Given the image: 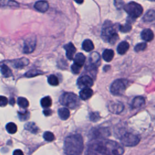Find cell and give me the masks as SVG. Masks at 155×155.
I'll return each instance as SVG.
<instances>
[{"label": "cell", "mask_w": 155, "mask_h": 155, "mask_svg": "<svg viewBox=\"0 0 155 155\" xmlns=\"http://www.w3.org/2000/svg\"><path fill=\"white\" fill-rule=\"evenodd\" d=\"M123 147L116 141L105 139H94L91 140L85 155H122Z\"/></svg>", "instance_id": "obj_1"}, {"label": "cell", "mask_w": 155, "mask_h": 155, "mask_svg": "<svg viewBox=\"0 0 155 155\" xmlns=\"http://www.w3.org/2000/svg\"><path fill=\"white\" fill-rule=\"evenodd\" d=\"M83 149V139L81 134H71L65 138L64 151L66 155H81Z\"/></svg>", "instance_id": "obj_2"}, {"label": "cell", "mask_w": 155, "mask_h": 155, "mask_svg": "<svg viewBox=\"0 0 155 155\" xmlns=\"http://www.w3.org/2000/svg\"><path fill=\"white\" fill-rule=\"evenodd\" d=\"M101 37L102 39L110 44H114L119 39L116 25L110 21H106L103 24Z\"/></svg>", "instance_id": "obj_3"}, {"label": "cell", "mask_w": 155, "mask_h": 155, "mask_svg": "<svg viewBox=\"0 0 155 155\" xmlns=\"http://www.w3.org/2000/svg\"><path fill=\"white\" fill-rule=\"evenodd\" d=\"M60 103L71 109H75L80 105V101L76 94L73 93L66 92L59 97Z\"/></svg>", "instance_id": "obj_4"}, {"label": "cell", "mask_w": 155, "mask_h": 155, "mask_svg": "<svg viewBox=\"0 0 155 155\" xmlns=\"http://www.w3.org/2000/svg\"><path fill=\"white\" fill-rule=\"evenodd\" d=\"M128 85V81L125 79L115 80L110 86V92L115 96H120L124 93Z\"/></svg>", "instance_id": "obj_5"}, {"label": "cell", "mask_w": 155, "mask_h": 155, "mask_svg": "<svg viewBox=\"0 0 155 155\" xmlns=\"http://www.w3.org/2000/svg\"><path fill=\"white\" fill-rule=\"evenodd\" d=\"M125 11L128 13L129 18L134 19L139 17L143 12V8L139 4L135 2H130L124 7Z\"/></svg>", "instance_id": "obj_6"}, {"label": "cell", "mask_w": 155, "mask_h": 155, "mask_svg": "<svg viewBox=\"0 0 155 155\" xmlns=\"http://www.w3.org/2000/svg\"><path fill=\"white\" fill-rule=\"evenodd\" d=\"M120 140L122 145L127 147H133L138 144L140 137L137 134L131 132H125L120 136Z\"/></svg>", "instance_id": "obj_7"}, {"label": "cell", "mask_w": 155, "mask_h": 155, "mask_svg": "<svg viewBox=\"0 0 155 155\" xmlns=\"http://www.w3.org/2000/svg\"><path fill=\"white\" fill-rule=\"evenodd\" d=\"M77 85L80 88H90L93 85V81L90 76L84 75L79 78L77 80Z\"/></svg>", "instance_id": "obj_8"}, {"label": "cell", "mask_w": 155, "mask_h": 155, "mask_svg": "<svg viewBox=\"0 0 155 155\" xmlns=\"http://www.w3.org/2000/svg\"><path fill=\"white\" fill-rule=\"evenodd\" d=\"M36 43V39L35 36L30 37L27 39L24 42L23 52L26 54L32 53L35 48Z\"/></svg>", "instance_id": "obj_9"}, {"label": "cell", "mask_w": 155, "mask_h": 155, "mask_svg": "<svg viewBox=\"0 0 155 155\" xmlns=\"http://www.w3.org/2000/svg\"><path fill=\"white\" fill-rule=\"evenodd\" d=\"M108 108L112 113L119 114L123 111L124 105L120 102H110L108 105Z\"/></svg>", "instance_id": "obj_10"}, {"label": "cell", "mask_w": 155, "mask_h": 155, "mask_svg": "<svg viewBox=\"0 0 155 155\" xmlns=\"http://www.w3.org/2000/svg\"><path fill=\"white\" fill-rule=\"evenodd\" d=\"M92 135L94 139H104L110 135V131L107 128H99L93 130Z\"/></svg>", "instance_id": "obj_11"}, {"label": "cell", "mask_w": 155, "mask_h": 155, "mask_svg": "<svg viewBox=\"0 0 155 155\" xmlns=\"http://www.w3.org/2000/svg\"><path fill=\"white\" fill-rule=\"evenodd\" d=\"M64 48L65 50L67 58L69 60H72L73 59L74 54L76 51L74 45L71 42H69L64 45Z\"/></svg>", "instance_id": "obj_12"}, {"label": "cell", "mask_w": 155, "mask_h": 155, "mask_svg": "<svg viewBox=\"0 0 155 155\" xmlns=\"http://www.w3.org/2000/svg\"><path fill=\"white\" fill-rule=\"evenodd\" d=\"M140 36L143 40L147 42L152 41L154 38V34L153 31L149 28L143 29L140 33Z\"/></svg>", "instance_id": "obj_13"}, {"label": "cell", "mask_w": 155, "mask_h": 155, "mask_svg": "<svg viewBox=\"0 0 155 155\" xmlns=\"http://www.w3.org/2000/svg\"><path fill=\"white\" fill-rule=\"evenodd\" d=\"M48 3L47 1H37L34 5L35 8L42 13L45 12L48 10Z\"/></svg>", "instance_id": "obj_14"}, {"label": "cell", "mask_w": 155, "mask_h": 155, "mask_svg": "<svg viewBox=\"0 0 155 155\" xmlns=\"http://www.w3.org/2000/svg\"><path fill=\"white\" fill-rule=\"evenodd\" d=\"M100 55L97 52H93L89 56V62L91 65L97 67L100 64Z\"/></svg>", "instance_id": "obj_15"}, {"label": "cell", "mask_w": 155, "mask_h": 155, "mask_svg": "<svg viewBox=\"0 0 155 155\" xmlns=\"http://www.w3.org/2000/svg\"><path fill=\"white\" fill-rule=\"evenodd\" d=\"M93 94V91L90 88H83L79 92V97L82 100H87L91 97Z\"/></svg>", "instance_id": "obj_16"}, {"label": "cell", "mask_w": 155, "mask_h": 155, "mask_svg": "<svg viewBox=\"0 0 155 155\" xmlns=\"http://www.w3.org/2000/svg\"><path fill=\"white\" fill-rule=\"evenodd\" d=\"M73 61H74V64L80 67H82L84 64L85 63V56L83 53H78L75 55L74 58H73Z\"/></svg>", "instance_id": "obj_17"}, {"label": "cell", "mask_w": 155, "mask_h": 155, "mask_svg": "<svg viewBox=\"0 0 155 155\" xmlns=\"http://www.w3.org/2000/svg\"><path fill=\"white\" fill-rule=\"evenodd\" d=\"M145 99L142 96H137L134 98L132 101L131 107L133 108H137L142 107L145 105Z\"/></svg>", "instance_id": "obj_18"}, {"label": "cell", "mask_w": 155, "mask_h": 155, "mask_svg": "<svg viewBox=\"0 0 155 155\" xmlns=\"http://www.w3.org/2000/svg\"><path fill=\"white\" fill-rule=\"evenodd\" d=\"M130 45L127 41H122L117 47V51L119 54H124L129 49Z\"/></svg>", "instance_id": "obj_19"}, {"label": "cell", "mask_w": 155, "mask_h": 155, "mask_svg": "<svg viewBox=\"0 0 155 155\" xmlns=\"http://www.w3.org/2000/svg\"><path fill=\"white\" fill-rule=\"evenodd\" d=\"M58 111V113L59 117L61 118V119L64 120H67L70 115V111L67 108H65V107L60 108Z\"/></svg>", "instance_id": "obj_20"}, {"label": "cell", "mask_w": 155, "mask_h": 155, "mask_svg": "<svg viewBox=\"0 0 155 155\" xmlns=\"http://www.w3.org/2000/svg\"><path fill=\"white\" fill-rule=\"evenodd\" d=\"M114 55V51L111 49H105L102 53V58L106 62H110Z\"/></svg>", "instance_id": "obj_21"}, {"label": "cell", "mask_w": 155, "mask_h": 155, "mask_svg": "<svg viewBox=\"0 0 155 155\" xmlns=\"http://www.w3.org/2000/svg\"><path fill=\"white\" fill-rule=\"evenodd\" d=\"M82 47L84 50H85V51L89 52L92 51L94 49V44L90 39H87L83 41L82 44Z\"/></svg>", "instance_id": "obj_22"}, {"label": "cell", "mask_w": 155, "mask_h": 155, "mask_svg": "<svg viewBox=\"0 0 155 155\" xmlns=\"http://www.w3.org/2000/svg\"><path fill=\"white\" fill-rule=\"evenodd\" d=\"M29 63V61L25 58H22L21 59H17L14 62V67L15 68H22L24 67V66H26Z\"/></svg>", "instance_id": "obj_23"}, {"label": "cell", "mask_w": 155, "mask_h": 155, "mask_svg": "<svg viewBox=\"0 0 155 155\" xmlns=\"http://www.w3.org/2000/svg\"><path fill=\"white\" fill-rule=\"evenodd\" d=\"M24 128L25 130L29 131L30 132L36 134L38 132L39 128L37 127V125L34 122H28L24 125Z\"/></svg>", "instance_id": "obj_24"}, {"label": "cell", "mask_w": 155, "mask_h": 155, "mask_svg": "<svg viewBox=\"0 0 155 155\" xmlns=\"http://www.w3.org/2000/svg\"><path fill=\"white\" fill-rule=\"evenodd\" d=\"M155 12L154 10H149L146 12L143 17V20L144 22H151L154 19Z\"/></svg>", "instance_id": "obj_25"}, {"label": "cell", "mask_w": 155, "mask_h": 155, "mask_svg": "<svg viewBox=\"0 0 155 155\" xmlns=\"http://www.w3.org/2000/svg\"><path fill=\"white\" fill-rule=\"evenodd\" d=\"M52 104V100L50 96L44 97L41 100V105L44 108H48Z\"/></svg>", "instance_id": "obj_26"}, {"label": "cell", "mask_w": 155, "mask_h": 155, "mask_svg": "<svg viewBox=\"0 0 155 155\" xmlns=\"http://www.w3.org/2000/svg\"><path fill=\"white\" fill-rule=\"evenodd\" d=\"M0 70L2 74L5 78H8L12 75V72L11 70L8 68V67H7V65L5 64H2L1 66Z\"/></svg>", "instance_id": "obj_27"}, {"label": "cell", "mask_w": 155, "mask_h": 155, "mask_svg": "<svg viewBox=\"0 0 155 155\" xmlns=\"http://www.w3.org/2000/svg\"><path fill=\"white\" fill-rule=\"evenodd\" d=\"M43 73H44L43 71L39 70H36V69H33V70H30L29 71H28L25 74V76L27 77V78H32V77H35L36 76L38 75H40V74H42Z\"/></svg>", "instance_id": "obj_28"}, {"label": "cell", "mask_w": 155, "mask_h": 155, "mask_svg": "<svg viewBox=\"0 0 155 155\" xmlns=\"http://www.w3.org/2000/svg\"><path fill=\"white\" fill-rule=\"evenodd\" d=\"M6 130L10 134H15L17 131V126L13 122H9L6 125Z\"/></svg>", "instance_id": "obj_29"}, {"label": "cell", "mask_w": 155, "mask_h": 155, "mask_svg": "<svg viewBox=\"0 0 155 155\" xmlns=\"http://www.w3.org/2000/svg\"><path fill=\"white\" fill-rule=\"evenodd\" d=\"M17 103L20 107L23 108H25L28 107V106L29 105V102H28V100L26 98L23 97H18Z\"/></svg>", "instance_id": "obj_30"}, {"label": "cell", "mask_w": 155, "mask_h": 155, "mask_svg": "<svg viewBox=\"0 0 155 155\" xmlns=\"http://www.w3.org/2000/svg\"><path fill=\"white\" fill-rule=\"evenodd\" d=\"M47 81L48 84L52 86H56L59 84V80L56 76L54 74H51L48 77Z\"/></svg>", "instance_id": "obj_31"}, {"label": "cell", "mask_w": 155, "mask_h": 155, "mask_svg": "<svg viewBox=\"0 0 155 155\" xmlns=\"http://www.w3.org/2000/svg\"><path fill=\"white\" fill-rule=\"evenodd\" d=\"M119 29L122 33H127L131 29V24L127 22L124 25H119Z\"/></svg>", "instance_id": "obj_32"}, {"label": "cell", "mask_w": 155, "mask_h": 155, "mask_svg": "<svg viewBox=\"0 0 155 155\" xmlns=\"http://www.w3.org/2000/svg\"><path fill=\"white\" fill-rule=\"evenodd\" d=\"M44 139L47 142H51L54 139V135L50 131H45L43 134Z\"/></svg>", "instance_id": "obj_33"}, {"label": "cell", "mask_w": 155, "mask_h": 155, "mask_svg": "<svg viewBox=\"0 0 155 155\" xmlns=\"http://www.w3.org/2000/svg\"><path fill=\"white\" fill-rule=\"evenodd\" d=\"M30 113L28 111H25L24 112H18V116L21 120H26L29 118Z\"/></svg>", "instance_id": "obj_34"}, {"label": "cell", "mask_w": 155, "mask_h": 155, "mask_svg": "<svg viewBox=\"0 0 155 155\" xmlns=\"http://www.w3.org/2000/svg\"><path fill=\"white\" fill-rule=\"evenodd\" d=\"M146 47H147V44L145 42L139 43L134 47V50L136 52H139L144 50L146 48Z\"/></svg>", "instance_id": "obj_35"}, {"label": "cell", "mask_w": 155, "mask_h": 155, "mask_svg": "<svg viewBox=\"0 0 155 155\" xmlns=\"http://www.w3.org/2000/svg\"><path fill=\"white\" fill-rule=\"evenodd\" d=\"M100 119V115L98 112H91L90 114V119L93 122H96Z\"/></svg>", "instance_id": "obj_36"}, {"label": "cell", "mask_w": 155, "mask_h": 155, "mask_svg": "<svg viewBox=\"0 0 155 155\" xmlns=\"http://www.w3.org/2000/svg\"><path fill=\"white\" fill-rule=\"evenodd\" d=\"M8 103V99L4 96H0V107H4L7 105Z\"/></svg>", "instance_id": "obj_37"}, {"label": "cell", "mask_w": 155, "mask_h": 155, "mask_svg": "<svg viewBox=\"0 0 155 155\" xmlns=\"http://www.w3.org/2000/svg\"><path fill=\"white\" fill-rule=\"evenodd\" d=\"M114 4L115 7L119 10L121 9L122 7H124V2L122 1H114Z\"/></svg>", "instance_id": "obj_38"}, {"label": "cell", "mask_w": 155, "mask_h": 155, "mask_svg": "<svg viewBox=\"0 0 155 155\" xmlns=\"http://www.w3.org/2000/svg\"><path fill=\"white\" fill-rule=\"evenodd\" d=\"M71 71L73 73L78 74L79 73L81 69V67H79V66L73 64L71 67Z\"/></svg>", "instance_id": "obj_39"}, {"label": "cell", "mask_w": 155, "mask_h": 155, "mask_svg": "<svg viewBox=\"0 0 155 155\" xmlns=\"http://www.w3.org/2000/svg\"><path fill=\"white\" fill-rule=\"evenodd\" d=\"M43 113L45 116H51V114H52V110H50V109H46V110H44L43 111Z\"/></svg>", "instance_id": "obj_40"}, {"label": "cell", "mask_w": 155, "mask_h": 155, "mask_svg": "<svg viewBox=\"0 0 155 155\" xmlns=\"http://www.w3.org/2000/svg\"><path fill=\"white\" fill-rule=\"evenodd\" d=\"M13 155H24V153H23L22 150L18 149V150H16L13 151Z\"/></svg>", "instance_id": "obj_41"}, {"label": "cell", "mask_w": 155, "mask_h": 155, "mask_svg": "<svg viewBox=\"0 0 155 155\" xmlns=\"http://www.w3.org/2000/svg\"><path fill=\"white\" fill-rule=\"evenodd\" d=\"M15 99H13V98H12V99H10V104H11V105H14V104H15Z\"/></svg>", "instance_id": "obj_42"}, {"label": "cell", "mask_w": 155, "mask_h": 155, "mask_svg": "<svg viewBox=\"0 0 155 155\" xmlns=\"http://www.w3.org/2000/svg\"><path fill=\"white\" fill-rule=\"evenodd\" d=\"M76 3H79V4H81V3H82L83 2V1H75Z\"/></svg>", "instance_id": "obj_43"}]
</instances>
